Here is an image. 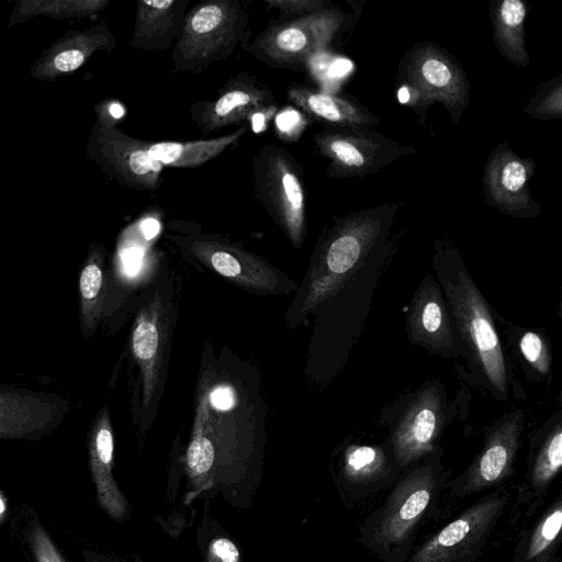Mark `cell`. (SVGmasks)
I'll return each instance as SVG.
<instances>
[{
  "label": "cell",
  "mask_w": 562,
  "mask_h": 562,
  "mask_svg": "<svg viewBox=\"0 0 562 562\" xmlns=\"http://www.w3.org/2000/svg\"><path fill=\"white\" fill-rule=\"evenodd\" d=\"M407 469L358 528L359 542L383 562H406L418 529L437 508L449 482L438 458Z\"/></svg>",
  "instance_id": "1"
},
{
  "label": "cell",
  "mask_w": 562,
  "mask_h": 562,
  "mask_svg": "<svg viewBox=\"0 0 562 562\" xmlns=\"http://www.w3.org/2000/svg\"><path fill=\"white\" fill-rule=\"evenodd\" d=\"M249 12L240 0H209L188 9L171 61L182 72H201L225 59L240 44Z\"/></svg>",
  "instance_id": "2"
},
{
  "label": "cell",
  "mask_w": 562,
  "mask_h": 562,
  "mask_svg": "<svg viewBox=\"0 0 562 562\" xmlns=\"http://www.w3.org/2000/svg\"><path fill=\"white\" fill-rule=\"evenodd\" d=\"M378 211L344 218L328 235L314 266L302 312L334 294L360 265L383 231Z\"/></svg>",
  "instance_id": "3"
},
{
  "label": "cell",
  "mask_w": 562,
  "mask_h": 562,
  "mask_svg": "<svg viewBox=\"0 0 562 562\" xmlns=\"http://www.w3.org/2000/svg\"><path fill=\"white\" fill-rule=\"evenodd\" d=\"M251 167L256 198L291 243L300 247L305 237V191L300 166L285 149L267 143Z\"/></svg>",
  "instance_id": "4"
},
{
  "label": "cell",
  "mask_w": 562,
  "mask_h": 562,
  "mask_svg": "<svg viewBox=\"0 0 562 562\" xmlns=\"http://www.w3.org/2000/svg\"><path fill=\"white\" fill-rule=\"evenodd\" d=\"M512 503L493 488L411 553L406 562H475Z\"/></svg>",
  "instance_id": "5"
},
{
  "label": "cell",
  "mask_w": 562,
  "mask_h": 562,
  "mask_svg": "<svg viewBox=\"0 0 562 562\" xmlns=\"http://www.w3.org/2000/svg\"><path fill=\"white\" fill-rule=\"evenodd\" d=\"M443 288L459 331L485 378L497 392L505 394V359L485 299L467 271L446 277Z\"/></svg>",
  "instance_id": "6"
},
{
  "label": "cell",
  "mask_w": 562,
  "mask_h": 562,
  "mask_svg": "<svg viewBox=\"0 0 562 562\" xmlns=\"http://www.w3.org/2000/svg\"><path fill=\"white\" fill-rule=\"evenodd\" d=\"M342 21L339 11L327 9L270 25L249 44L248 50L274 68H299L323 53Z\"/></svg>",
  "instance_id": "7"
},
{
  "label": "cell",
  "mask_w": 562,
  "mask_h": 562,
  "mask_svg": "<svg viewBox=\"0 0 562 562\" xmlns=\"http://www.w3.org/2000/svg\"><path fill=\"white\" fill-rule=\"evenodd\" d=\"M149 143L132 137L99 115L87 142V155L104 175L133 190L158 187L162 166L147 155Z\"/></svg>",
  "instance_id": "8"
},
{
  "label": "cell",
  "mask_w": 562,
  "mask_h": 562,
  "mask_svg": "<svg viewBox=\"0 0 562 562\" xmlns=\"http://www.w3.org/2000/svg\"><path fill=\"white\" fill-rule=\"evenodd\" d=\"M189 256L236 284L262 293L284 292L293 282L262 258L211 235L172 237Z\"/></svg>",
  "instance_id": "9"
},
{
  "label": "cell",
  "mask_w": 562,
  "mask_h": 562,
  "mask_svg": "<svg viewBox=\"0 0 562 562\" xmlns=\"http://www.w3.org/2000/svg\"><path fill=\"white\" fill-rule=\"evenodd\" d=\"M70 403L59 394L0 384V440H38L66 418Z\"/></svg>",
  "instance_id": "10"
},
{
  "label": "cell",
  "mask_w": 562,
  "mask_h": 562,
  "mask_svg": "<svg viewBox=\"0 0 562 562\" xmlns=\"http://www.w3.org/2000/svg\"><path fill=\"white\" fill-rule=\"evenodd\" d=\"M522 415L505 416L487 434L483 449L459 476L447 484L449 495L463 498L499 486L513 473L519 449Z\"/></svg>",
  "instance_id": "11"
},
{
  "label": "cell",
  "mask_w": 562,
  "mask_h": 562,
  "mask_svg": "<svg viewBox=\"0 0 562 562\" xmlns=\"http://www.w3.org/2000/svg\"><path fill=\"white\" fill-rule=\"evenodd\" d=\"M314 142L329 160V172L337 177L372 173L404 153L396 143L357 127L319 133Z\"/></svg>",
  "instance_id": "12"
},
{
  "label": "cell",
  "mask_w": 562,
  "mask_h": 562,
  "mask_svg": "<svg viewBox=\"0 0 562 562\" xmlns=\"http://www.w3.org/2000/svg\"><path fill=\"white\" fill-rule=\"evenodd\" d=\"M442 419V401L437 389L420 392L411 403L391 438V450L402 471L434 451Z\"/></svg>",
  "instance_id": "13"
},
{
  "label": "cell",
  "mask_w": 562,
  "mask_h": 562,
  "mask_svg": "<svg viewBox=\"0 0 562 562\" xmlns=\"http://www.w3.org/2000/svg\"><path fill=\"white\" fill-rule=\"evenodd\" d=\"M401 472L392 450L380 446L351 445L341 458L338 490L346 504H358L391 487Z\"/></svg>",
  "instance_id": "14"
},
{
  "label": "cell",
  "mask_w": 562,
  "mask_h": 562,
  "mask_svg": "<svg viewBox=\"0 0 562 562\" xmlns=\"http://www.w3.org/2000/svg\"><path fill=\"white\" fill-rule=\"evenodd\" d=\"M271 90L255 79L239 76L222 89L220 94L190 108V115L202 135L224 126L250 121L259 111L273 105Z\"/></svg>",
  "instance_id": "15"
},
{
  "label": "cell",
  "mask_w": 562,
  "mask_h": 562,
  "mask_svg": "<svg viewBox=\"0 0 562 562\" xmlns=\"http://www.w3.org/2000/svg\"><path fill=\"white\" fill-rule=\"evenodd\" d=\"M88 460L99 507L113 520L126 521L131 505L113 475L114 437L110 414L102 407L93 422L87 438Z\"/></svg>",
  "instance_id": "16"
},
{
  "label": "cell",
  "mask_w": 562,
  "mask_h": 562,
  "mask_svg": "<svg viewBox=\"0 0 562 562\" xmlns=\"http://www.w3.org/2000/svg\"><path fill=\"white\" fill-rule=\"evenodd\" d=\"M407 76L428 102L441 101L454 117L467 106L468 85L461 69L435 47L425 46L413 54Z\"/></svg>",
  "instance_id": "17"
},
{
  "label": "cell",
  "mask_w": 562,
  "mask_h": 562,
  "mask_svg": "<svg viewBox=\"0 0 562 562\" xmlns=\"http://www.w3.org/2000/svg\"><path fill=\"white\" fill-rule=\"evenodd\" d=\"M116 47L115 37L106 22L80 31H68L46 48L31 68V76L52 81L76 71L99 50Z\"/></svg>",
  "instance_id": "18"
},
{
  "label": "cell",
  "mask_w": 562,
  "mask_h": 562,
  "mask_svg": "<svg viewBox=\"0 0 562 562\" xmlns=\"http://www.w3.org/2000/svg\"><path fill=\"white\" fill-rule=\"evenodd\" d=\"M562 467V425L555 422L531 447L525 480L517 491V505L526 520L541 509Z\"/></svg>",
  "instance_id": "19"
},
{
  "label": "cell",
  "mask_w": 562,
  "mask_h": 562,
  "mask_svg": "<svg viewBox=\"0 0 562 562\" xmlns=\"http://www.w3.org/2000/svg\"><path fill=\"white\" fill-rule=\"evenodd\" d=\"M190 0H140L136 4L131 46L145 52L168 49L176 43Z\"/></svg>",
  "instance_id": "20"
},
{
  "label": "cell",
  "mask_w": 562,
  "mask_h": 562,
  "mask_svg": "<svg viewBox=\"0 0 562 562\" xmlns=\"http://www.w3.org/2000/svg\"><path fill=\"white\" fill-rule=\"evenodd\" d=\"M532 165L510 150L491 157L485 170V188L492 202L504 211L518 214L532 203L528 180Z\"/></svg>",
  "instance_id": "21"
},
{
  "label": "cell",
  "mask_w": 562,
  "mask_h": 562,
  "mask_svg": "<svg viewBox=\"0 0 562 562\" xmlns=\"http://www.w3.org/2000/svg\"><path fill=\"white\" fill-rule=\"evenodd\" d=\"M411 338L434 350H446L452 345V328L447 305L432 280L418 288L407 317Z\"/></svg>",
  "instance_id": "22"
},
{
  "label": "cell",
  "mask_w": 562,
  "mask_h": 562,
  "mask_svg": "<svg viewBox=\"0 0 562 562\" xmlns=\"http://www.w3.org/2000/svg\"><path fill=\"white\" fill-rule=\"evenodd\" d=\"M164 347L162 312L159 297L144 307L132 331V350L143 381V406L147 408L155 394Z\"/></svg>",
  "instance_id": "23"
},
{
  "label": "cell",
  "mask_w": 562,
  "mask_h": 562,
  "mask_svg": "<svg viewBox=\"0 0 562 562\" xmlns=\"http://www.w3.org/2000/svg\"><path fill=\"white\" fill-rule=\"evenodd\" d=\"M210 392L204 391L196 406L193 429L186 451V502L205 497L214 463V431L210 422Z\"/></svg>",
  "instance_id": "24"
},
{
  "label": "cell",
  "mask_w": 562,
  "mask_h": 562,
  "mask_svg": "<svg viewBox=\"0 0 562 562\" xmlns=\"http://www.w3.org/2000/svg\"><path fill=\"white\" fill-rule=\"evenodd\" d=\"M562 492L519 535L512 562H562Z\"/></svg>",
  "instance_id": "25"
},
{
  "label": "cell",
  "mask_w": 562,
  "mask_h": 562,
  "mask_svg": "<svg viewBox=\"0 0 562 562\" xmlns=\"http://www.w3.org/2000/svg\"><path fill=\"white\" fill-rule=\"evenodd\" d=\"M105 249L91 243L78 276L79 328L85 341L95 334L105 300Z\"/></svg>",
  "instance_id": "26"
},
{
  "label": "cell",
  "mask_w": 562,
  "mask_h": 562,
  "mask_svg": "<svg viewBox=\"0 0 562 562\" xmlns=\"http://www.w3.org/2000/svg\"><path fill=\"white\" fill-rule=\"evenodd\" d=\"M288 98L311 116L342 128H362L378 122V119L362 105L304 87L291 88Z\"/></svg>",
  "instance_id": "27"
},
{
  "label": "cell",
  "mask_w": 562,
  "mask_h": 562,
  "mask_svg": "<svg viewBox=\"0 0 562 562\" xmlns=\"http://www.w3.org/2000/svg\"><path fill=\"white\" fill-rule=\"evenodd\" d=\"M245 132L246 126H241L231 134L211 139L149 143L147 155L162 167L195 168L237 144Z\"/></svg>",
  "instance_id": "28"
},
{
  "label": "cell",
  "mask_w": 562,
  "mask_h": 562,
  "mask_svg": "<svg viewBox=\"0 0 562 562\" xmlns=\"http://www.w3.org/2000/svg\"><path fill=\"white\" fill-rule=\"evenodd\" d=\"M526 5L520 0H503L494 13L495 41L507 59L528 64L525 48Z\"/></svg>",
  "instance_id": "29"
},
{
  "label": "cell",
  "mask_w": 562,
  "mask_h": 562,
  "mask_svg": "<svg viewBox=\"0 0 562 562\" xmlns=\"http://www.w3.org/2000/svg\"><path fill=\"white\" fill-rule=\"evenodd\" d=\"M111 0H23L18 1L9 15V26L38 15L52 19H74L94 15Z\"/></svg>",
  "instance_id": "30"
},
{
  "label": "cell",
  "mask_w": 562,
  "mask_h": 562,
  "mask_svg": "<svg viewBox=\"0 0 562 562\" xmlns=\"http://www.w3.org/2000/svg\"><path fill=\"white\" fill-rule=\"evenodd\" d=\"M198 543L202 562H244L237 541L207 510L198 530Z\"/></svg>",
  "instance_id": "31"
},
{
  "label": "cell",
  "mask_w": 562,
  "mask_h": 562,
  "mask_svg": "<svg viewBox=\"0 0 562 562\" xmlns=\"http://www.w3.org/2000/svg\"><path fill=\"white\" fill-rule=\"evenodd\" d=\"M25 537L35 562H66L36 516L29 520Z\"/></svg>",
  "instance_id": "32"
},
{
  "label": "cell",
  "mask_w": 562,
  "mask_h": 562,
  "mask_svg": "<svg viewBox=\"0 0 562 562\" xmlns=\"http://www.w3.org/2000/svg\"><path fill=\"white\" fill-rule=\"evenodd\" d=\"M519 348L528 363L541 374L549 373L551 364L550 349L547 340L536 331H525Z\"/></svg>",
  "instance_id": "33"
},
{
  "label": "cell",
  "mask_w": 562,
  "mask_h": 562,
  "mask_svg": "<svg viewBox=\"0 0 562 562\" xmlns=\"http://www.w3.org/2000/svg\"><path fill=\"white\" fill-rule=\"evenodd\" d=\"M312 61L319 77L331 81L342 80L353 69L351 60L342 57H331L324 54V52L312 58L310 63Z\"/></svg>",
  "instance_id": "34"
},
{
  "label": "cell",
  "mask_w": 562,
  "mask_h": 562,
  "mask_svg": "<svg viewBox=\"0 0 562 562\" xmlns=\"http://www.w3.org/2000/svg\"><path fill=\"white\" fill-rule=\"evenodd\" d=\"M267 7L278 10L282 15L301 18L329 9L324 0H265Z\"/></svg>",
  "instance_id": "35"
},
{
  "label": "cell",
  "mask_w": 562,
  "mask_h": 562,
  "mask_svg": "<svg viewBox=\"0 0 562 562\" xmlns=\"http://www.w3.org/2000/svg\"><path fill=\"white\" fill-rule=\"evenodd\" d=\"M536 116H553L561 114V87L547 94L531 111Z\"/></svg>",
  "instance_id": "36"
},
{
  "label": "cell",
  "mask_w": 562,
  "mask_h": 562,
  "mask_svg": "<svg viewBox=\"0 0 562 562\" xmlns=\"http://www.w3.org/2000/svg\"><path fill=\"white\" fill-rule=\"evenodd\" d=\"M397 99L402 104L411 106H422L429 103L423 93L412 83H405L400 87L397 91Z\"/></svg>",
  "instance_id": "37"
},
{
  "label": "cell",
  "mask_w": 562,
  "mask_h": 562,
  "mask_svg": "<svg viewBox=\"0 0 562 562\" xmlns=\"http://www.w3.org/2000/svg\"><path fill=\"white\" fill-rule=\"evenodd\" d=\"M210 405L218 411H227L234 405V393L228 386H218L210 392Z\"/></svg>",
  "instance_id": "38"
},
{
  "label": "cell",
  "mask_w": 562,
  "mask_h": 562,
  "mask_svg": "<svg viewBox=\"0 0 562 562\" xmlns=\"http://www.w3.org/2000/svg\"><path fill=\"white\" fill-rule=\"evenodd\" d=\"M82 558L85 562H127L116 555L93 550H83Z\"/></svg>",
  "instance_id": "39"
}]
</instances>
